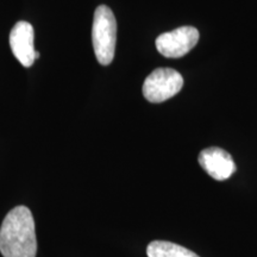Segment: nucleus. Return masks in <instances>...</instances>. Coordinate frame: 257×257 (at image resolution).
<instances>
[{
	"mask_svg": "<svg viewBox=\"0 0 257 257\" xmlns=\"http://www.w3.org/2000/svg\"><path fill=\"white\" fill-rule=\"evenodd\" d=\"M0 252L4 257H36L35 220L27 206H17L6 214L0 227Z\"/></svg>",
	"mask_w": 257,
	"mask_h": 257,
	"instance_id": "f257e3e1",
	"label": "nucleus"
},
{
	"mask_svg": "<svg viewBox=\"0 0 257 257\" xmlns=\"http://www.w3.org/2000/svg\"><path fill=\"white\" fill-rule=\"evenodd\" d=\"M117 41V22L112 10L106 5L98 6L93 17L92 42L98 62L108 66L114 57Z\"/></svg>",
	"mask_w": 257,
	"mask_h": 257,
	"instance_id": "f03ea898",
	"label": "nucleus"
},
{
	"mask_svg": "<svg viewBox=\"0 0 257 257\" xmlns=\"http://www.w3.org/2000/svg\"><path fill=\"white\" fill-rule=\"evenodd\" d=\"M184 86V78L172 68H157L143 83V95L150 102H163L178 94Z\"/></svg>",
	"mask_w": 257,
	"mask_h": 257,
	"instance_id": "7ed1b4c3",
	"label": "nucleus"
},
{
	"mask_svg": "<svg viewBox=\"0 0 257 257\" xmlns=\"http://www.w3.org/2000/svg\"><path fill=\"white\" fill-rule=\"evenodd\" d=\"M199 41V31L193 27H181L165 32L156 38V49L169 59H179L191 51Z\"/></svg>",
	"mask_w": 257,
	"mask_h": 257,
	"instance_id": "20e7f679",
	"label": "nucleus"
},
{
	"mask_svg": "<svg viewBox=\"0 0 257 257\" xmlns=\"http://www.w3.org/2000/svg\"><path fill=\"white\" fill-rule=\"evenodd\" d=\"M34 28L28 22H18L10 34V47L16 59L24 67H31L40 53L34 47Z\"/></svg>",
	"mask_w": 257,
	"mask_h": 257,
	"instance_id": "39448f33",
	"label": "nucleus"
},
{
	"mask_svg": "<svg viewBox=\"0 0 257 257\" xmlns=\"http://www.w3.org/2000/svg\"><path fill=\"white\" fill-rule=\"evenodd\" d=\"M198 161L202 169L218 181L227 180L236 172L232 156L220 148H206L200 153Z\"/></svg>",
	"mask_w": 257,
	"mask_h": 257,
	"instance_id": "423d86ee",
	"label": "nucleus"
},
{
	"mask_svg": "<svg viewBox=\"0 0 257 257\" xmlns=\"http://www.w3.org/2000/svg\"><path fill=\"white\" fill-rule=\"evenodd\" d=\"M147 255L148 257H200L185 246L166 240H154L149 243Z\"/></svg>",
	"mask_w": 257,
	"mask_h": 257,
	"instance_id": "0eeeda50",
	"label": "nucleus"
}]
</instances>
